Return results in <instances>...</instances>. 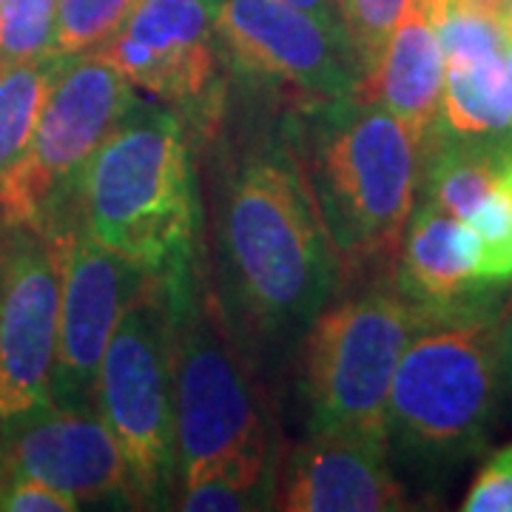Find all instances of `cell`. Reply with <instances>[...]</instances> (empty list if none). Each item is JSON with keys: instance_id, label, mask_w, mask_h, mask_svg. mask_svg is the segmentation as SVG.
Wrapping results in <instances>:
<instances>
[{"instance_id": "e0dca14e", "label": "cell", "mask_w": 512, "mask_h": 512, "mask_svg": "<svg viewBox=\"0 0 512 512\" xmlns=\"http://www.w3.org/2000/svg\"><path fill=\"white\" fill-rule=\"evenodd\" d=\"M512 131L461 134L444 123L424 137L419 200L467 220L504 174L510 160Z\"/></svg>"}, {"instance_id": "4fadbf2b", "label": "cell", "mask_w": 512, "mask_h": 512, "mask_svg": "<svg viewBox=\"0 0 512 512\" xmlns=\"http://www.w3.org/2000/svg\"><path fill=\"white\" fill-rule=\"evenodd\" d=\"M9 478H37L77 504L120 498L134 507L123 453L94 407L46 404L0 421V481Z\"/></svg>"}, {"instance_id": "6da1fadb", "label": "cell", "mask_w": 512, "mask_h": 512, "mask_svg": "<svg viewBox=\"0 0 512 512\" xmlns=\"http://www.w3.org/2000/svg\"><path fill=\"white\" fill-rule=\"evenodd\" d=\"M217 242L228 296L256 336L308 328L342 282L285 117L228 163Z\"/></svg>"}, {"instance_id": "603a6c76", "label": "cell", "mask_w": 512, "mask_h": 512, "mask_svg": "<svg viewBox=\"0 0 512 512\" xmlns=\"http://www.w3.org/2000/svg\"><path fill=\"white\" fill-rule=\"evenodd\" d=\"M404 6L407 0H342L350 46H353L362 77L376 66Z\"/></svg>"}, {"instance_id": "9c48e42d", "label": "cell", "mask_w": 512, "mask_h": 512, "mask_svg": "<svg viewBox=\"0 0 512 512\" xmlns=\"http://www.w3.org/2000/svg\"><path fill=\"white\" fill-rule=\"evenodd\" d=\"M92 55L134 89L174 109L183 123L211 131L225 97L222 49L208 0H137L134 12Z\"/></svg>"}, {"instance_id": "7a4b0ae2", "label": "cell", "mask_w": 512, "mask_h": 512, "mask_svg": "<svg viewBox=\"0 0 512 512\" xmlns=\"http://www.w3.org/2000/svg\"><path fill=\"white\" fill-rule=\"evenodd\" d=\"M285 120L342 282L390 279L419 200L424 140L353 94L296 100Z\"/></svg>"}, {"instance_id": "ffe728a7", "label": "cell", "mask_w": 512, "mask_h": 512, "mask_svg": "<svg viewBox=\"0 0 512 512\" xmlns=\"http://www.w3.org/2000/svg\"><path fill=\"white\" fill-rule=\"evenodd\" d=\"M464 222L478 242V279L484 285L512 282V151L501 180Z\"/></svg>"}, {"instance_id": "30bf717a", "label": "cell", "mask_w": 512, "mask_h": 512, "mask_svg": "<svg viewBox=\"0 0 512 512\" xmlns=\"http://www.w3.org/2000/svg\"><path fill=\"white\" fill-rule=\"evenodd\" d=\"M60 293V231L0 225V421L52 404Z\"/></svg>"}, {"instance_id": "484cf974", "label": "cell", "mask_w": 512, "mask_h": 512, "mask_svg": "<svg viewBox=\"0 0 512 512\" xmlns=\"http://www.w3.org/2000/svg\"><path fill=\"white\" fill-rule=\"evenodd\" d=\"M495 342H498V370H501V390L504 399H512V291L501 299L495 316Z\"/></svg>"}, {"instance_id": "7402d4cb", "label": "cell", "mask_w": 512, "mask_h": 512, "mask_svg": "<svg viewBox=\"0 0 512 512\" xmlns=\"http://www.w3.org/2000/svg\"><path fill=\"white\" fill-rule=\"evenodd\" d=\"M57 0H3L0 6V66H20L55 55Z\"/></svg>"}, {"instance_id": "44dd1931", "label": "cell", "mask_w": 512, "mask_h": 512, "mask_svg": "<svg viewBox=\"0 0 512 512\" xmlns=\"http://www.w3.org/2000/svg\"><path fill=\"white\" fill-rule=\"evenodd\" d=\"M137 0H57L55 43L60 57L92 55L120 32Z\"/></svg>"}, {"instance_id": "cb8c5ba5", "label": "cell", "mask_w": 512, "mask_h": 512, "mask_svg": "<svg viewBox=\"0 0 512 512\" xmlns=\"http://www.w3.org/2000/svg\"><path fill=\"white\" fill-rule=\"evenodd\" d=\"M464 512H512V441L495 450L461 501Z\"/></svg>"}, {"instance_id": "2e32d148", "label": "cell", "mask_w": 512, "mask_h": 512, "mask_svg": "<svg viewBox=\"0 0 512 512\" xmlns=\"http://www.w3.org/2000/svg\"><path fill=\"white\" fill-rule=\"evenodd\" d=\"M390 282L421 311H447L501 288L478 279L473 228L427 200H416Z\"/></svg>"}, {"instance_id": "8992f818", "label": "cell", "mask_w": 512, "mask_h": 512, "mask_svg": "<svg viewBox=\"0 0 512 512\" xmlns=\"http://www.w3.org/2000/svg\"><path fill=\"white\" fill-rule=\"evenodd\" d=\"M424 325L390 279L325 305L302 348L308 436L350 433L387 439V399L404 348Z\"/></svg>"}, {"instance_id": "4316f807", "label": "cell", "mask_w": 512, "mask_h": 512, "mask_svg": "<svg viewBox=\"0 0 512 512\" xmlns=\"http://www.w3.org/2000/svg\"><path fill=\"white\" fill-rule=\"evenodd\" d=\"M285 3L293 6V9H299V12H308L316 20H322L330 29L348 32L345 12H342V0H285Z\"/></svg>"}, {"instance_id": "3957f363", "label": "cell", "mask_w": 512, "mask_h": 512, "mask_svg": "<svg viewBox=\"0 0 512 512\" xmlns=\"http://www.w3.org/2000/svg\"><path fill=\"white\" fill-rule=\"evenodd\" d=\"M168 282L171 308V390L177 433V495L208 481L234 478L256 490H276L282 456L237 342V325L214 293L202 262Z\"/></svg>"}, {"instance_id": "277c9868", "label": "cell", "mask_w": 512, "mask_h": 512, "mask_svg": "<svg viewBox=\"0 0 512 512\" xmlns=\"http://www.w3.org/2000/svg\"><path fill=\"white\" fill-rule=\"evenodd\" d=\"M77 222L154 276L180 279L200 265V205L177 111L157 100L134 103L80 177Z\"/></svg>"}, {"instance_id": "9a60e30c", "label": "cell", "mask_w": 512, "mask_h": 512, "mask_svg": "<svg viewBox=\"0 0 512 512\" xmlns=\"http://www.w3.org/2000/svg\"><path fill=\"white\" fill-rule=\"evenodd\" d=\"M444 49L436 0H407L376 66L359 80L353 97L379 103L419 134L441 123Z\"/></svg>"}, {"instance_id": "d6986e66", "label": "cell", "mask_w": 512, "mask_h": 512, "mask_svg": "<svg viewBox=\"0 0 512 512\" xmlns=\"http://www.w3.org/2000/svg\"><path fill=\"white\" fill-rule=\"evenodd\" d=\"M66 57L49 55L0 74V180L18 163Z\"/></svg>"}, {"instance_id": "8fae6325", "label": "cell", "mask_w": 512, "mask_h": 512, "mask_svg": "<svg viewBox=\"0 0 512 512\" xmlns=\"http://www.w3.org/2000/svg\"><path fill=\"white\" fill-rule=\"evenodd\" d=\"M225 60L296 92L299 100L345 97L359 86L348 32L330 29L285 0H208Z\"/></svg>"}, {"instance_id": "f1b7e54d", "label": "cell", "mask_w": 512, "mask_h": 512, "mask_svg": "<svg viewBox=\"0 0 512 512\" xmlns=\"http://www.w3.org/2000/svg\"><path fill=\"white\" fill-rule=\"evenodd\" d=\"M0 74H3V66H0Z\"/></svg>"}, {"instance_id": "7c38bea8", "label": "cell", "mask_w": 512, "mask_h": 512, "mask_svg": "<svg viewBox=\"0 0 512 512\" xmlns=\"http://www.w3.org/2000/svg\"><path fill=\"white\" fill-rule=\"evenodd\" d=\"M52 228L60 231L63 248V293L52 370V404L94 407V382L111 336L128 305L157 276L94 242L77 217L57 222Z\"/></svg>"}, {"instance_id": "5b68a950", "label": "cell", "mask_w": 512, "mask_h": 512, "mask_svg": "<svg viewBox=\"0 0 512 512\" xmlns=\"http://www.w3.org/2000/svg\"><path fill=\"white\" fill-rule=\"evenodd\" d=\"M501 288L424 313L404 348L387 399V441L421 464H456L478 456L501 407L495 316Z\"/></svg>"}, {"instance_id": "ac0fdd59", "label": "cell", "mask_w": 512, "mask_h": 512, "mask_svg": "<svg viewBox=\"0 0 512 512\" xmlns=\"http://www.w3.org/2000/svg\"><path fill=\"white\" fill-rule=\"evenodd\" d=\"M441 123L461 134L512 131V83L507 60H444Z\"/></svg>"}, {"instance_id": "f546056e", "label": "cell", "mask_w": 512, "mask_h": 512, "mask_svg": "<svg viewBox=\"0 0 512 512\" xmlns=\"http://www.w3.org/2000/svg\"><path fill=\"white\" fill-rule=\"evenodd\" d=\"M0 6H3V0H0Z\"/></svg>"}, {"instance_id": "83f0119b", "label": "cell", "mask_w": 512, "mask_h": 512, "mask_svg": "<svg viewBox=\"0 0 512 512\" xmlns=\"http://www.w3.org/2000/svg\"><path fill=\"white\" fill-rule=\"evenodd\" d=\"M504 60H507V74H510V83H512V40H510V46H507V55H504Z\"/></svg>"}, {"instance_id": "5bb4252c", "label": "cell", "mask_w": 512, "mask_h": 512, "mask_svg": "<svg viewBox=\"0 0 512 512\" xmlns=\"http://www.w3.org/2000/svg\"><path fill=\"white\" fill-rule=\"evenodd\" d=\"M274 510L393 512L410 504L390 470L384 436L322 433L308 436L279 464Z\"/></svg>"}, {"instance_id": "d4e9b609", "label": "cell", "mask_w": 512, "mask_h": 512, "mask_svg": "<svg viewBox=\"0 0 512 512\" xmlns=\"http://www.w3.org/2000/svg\"><path fill=\"white\" fill-rule=\"evenodd\" d=\"M80 507L72 495L37 478H9L0 481V510L3 512H74Z\"/></svg>"}, {"instance_id": "ba28073f", "label": "cell", "mask_w": 512, "mask_h": 512, "mask_svg": "<svg viewBox=\"0 0 512 512\" xmlns=\"http://www.w3.org/2000/svg\"><path fill=\"white\" fill-rule=\"evenodd\" d=\"M140 94L97 55L66 57L32 140L0 180V225H40L77 217V185L114 126Z\"/></svg>"}, {"instance_id": "52a82bcc", "label": "cell", "mask_w": 512, "mask_h": 512, "mask_svg": "<svg viewBox=\"0 0 512 512\" xmlns=\"http://www.w3.org/2000/svg\"><path fill=\"white\" fill-rule=\"evenodd\" d=\"M94 410L126 461L134 507H174L180 490L168 282L157 276L111 336L94 382Z\"/></svg>"}]
</instances>
